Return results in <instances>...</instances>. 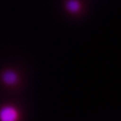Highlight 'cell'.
<instances>
[{"label":"cell","mask_w":121,"mask_h":121,"mask_svg":"<svg viewBox=\"0 0 121 121\" xmlns=\"http://www.w3.org/2000/svg\"><path fill=\"white\" fill-rule=\"evenodd\" d=\"M19 113L14 107L4 106L0 109V121H17Z\"/></svg>","instance_id":"6da1fadb"},{"label":"cell","mask_w":121,"mask_h":121,"mask_svg":"<svg viewBox=\"0 0 121 121\" xmlns=\"http://www.w3.org/2000/svg\"><path fill=\"white\" fill-rule=\"evenodd\" d=\"M3 80L6 84L9 85H12L14 84L18 80V76L15 72H12V71H8L5 72L3 75Z\"/></svg>","instance_id":"7a4b0ae2"},{"label":"cell","mask_w":121,"mask_h":121,"mask_svg":"<svg viewBox=\"0 0 121 121\" xmlns=\"http://www.w3.org/2000/svg\"><path fill=\"white\" fill-rule=\"evenodd\" d=\"M67 9L72 13H76L80 9V3L78 0H69L66 4Z\"/></svg>","instance_id":"3957f363"}]
</instances>
